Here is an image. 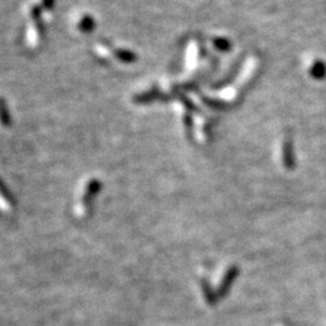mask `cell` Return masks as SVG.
<instances>
[{
    "mask_svg": "<svg viewBox=\"0 0 326 326\" xmlns=\"http://www.w3.org/2000/svg\"><path fill=\"white\" fill-rule=\"evenodd\" d=\"M311 75L313 76L314 79H322L325 78L326 75V65L324 62L318 61L312 65L311 68Z\"/></svg>",
    "mask_w": 326,
    "mask_h": 326,
    "instance_id": "6da1fadb",
    "label": "cell"
},
{
    "mask_svg": "<svg viewBox=\"0 0 326 326\" xmlns=\"http://www.w3.org/2000/svg\"><path fill=\"white\" fill-rule=\"evenodd\" d=\"M214 46L218 48L219 51H228L231 48V43L230 40L225 39V38H218V39L214 40Z\"/></svg>",
    "mask_w": 326,
    "mask_h": 326,
    "instance_id": "7a4b0ae2",
    "label": "cell"
},
{
    "mask_svg": "<svg viewBox=\"0 0 326 326\" xmlns=\"http://www.w3.org/2000/svg\"><path fill=\"white\" fill-rule=\"evenodd\" d=\"M284 148H285V152H284V156H285V163L286 166H291V161H293L294 157H291V155H293V147H291L290 140L286 141L285 145H284Z\"/></svg>",
    "mask_w": 326,
    "mask_h": 326,
    "instance_id": "3957f363",
    "label": "cell"
}]
</instances>
